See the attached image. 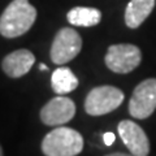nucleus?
<instances>
[{"mask_svg":"<svg viewBox=\"0 0 156 156\" xmlns=\"http://www.w3.org/2000/svg\"><path fill=\"white\" fill-rule=\"evenodd\" d=\"M83 150V138L72 128H55L42 142V151L46 156H77Z\"/></svg>","mask_w":156,"mask_h":156,"instance_id":"2","label":"nucleus"},{"mask_svg":"<svg viewBox=\"0 0 156 156\" xmlns=\"http://www.w3.org/2000/svg\"><path fill=\"white\" fill-rule=\"evenodd\" d=\"M154 8L155 0H130L125 11V23L130 29L139 27Z\"/></svg>","mask_w":156,"mask_h":156,"instance_id":"10","label":"nucleus"},{"mask_svg":"<svg viewBox=\"0 0 156 156\" xmlns=\"http://www.w3.org/2000/svg\"><path fill=\"white\" fill-rule=\"evenodd\" d=\"M105 156H134L131 154H124V152H113V154H109V155H105Z\"/></svg>","mask_w":156,"mask_h":156,"instance_id":"14","label":"nucleus"},{"mask_svg":"<svg viewBox=\"0 0 156 156\" xmlns=\"http://www.w3.org/2000/svg\"><path fill=\"white\" fill-rule=\"evenodd\" d=\"M0 156H4L3 155V150H2V146H0Z\"/></svg>","mask_w":156,"mask_h":156,"instance_id":"16","label":"nucleus"},{"mask_svg":"<svg viewBox=\"0 0 156 156\" xmlns=\"http://www.w3.org/2000/svg\"><path fill=\"white\" fill-rule=\"evenodd\" d=\"M35 62V56L29 50H17L3 58L2 68L7 76L20 78L25 76Z\"/></svg>","mask_w":156,"mask_h":156,"instance_id":"9","label":"nucleus"},{"mask_svg":"<svg viewBox=\"0 0 156 156\" xmlns=\"http://www.w3.org/2000/svg\"><path fill=\"white\" fill-rule=\"evenodd\" d=\"M69 23L74 26H95L100 22L101 20V12L96 8H89V7H76L70 9L66 14Z\"/></svg>","mask_w":156,"mask_h":156,"instance_id":"12","label":"nucleus"},{"mask_svg":"<svg viewBox=\"0 0 156 156\" xmlns=\"http://www.w3.org/2000/svg\"><path fill=\"white\" fill-rule=\"evenodd\" d=\"M51 86L57 95H65L77 89L78 80L69 68L60 66L52 73Z\"/></svg>","mask_w":156,"mask_h":156,"instance_id":"11","label":"nucleus"},{"mask_svg":"<svg viewBox=\"0 0 156 156\" xmlns=\"http://www.w3.org/2000/svg\"><path fill=\"white\" fill-rule=\"evenodd\" d=\"M117 130L131 155L147 156L150 154V140L144 130L138 124L130 120H124L119 124Z\"/></svg>","mask_w":156,"mask_h":156,"instance_id":"8","label":"nucleus"},{"mask_svg":"<svg viewBox=\"0 0 156 156\" xmlns=\"http://www.w3.org/2000/svg\"><path fill=\"white\" fill-rule=\"evenodd\" d=\"M104 60L112 72L126 74L138 68L142 61V52L134 44H113L108 48Z\"/></svg>","mask_w":156,"mask_h":156,"instance_id":"5","label":"nucleus"},{"mask_svg":"<svg viewBox=\"0 0 156 156\" xmlns=\"http://www.w3.org/2000/svg\"><path fill=\"white\" fill-rule=\"evenodd\" d=\"M39 69H41V70H48V66L42 62V64H39Z\"/></svg>","mask_w":156,"mask_h":156,"instance_id":"15","label":"nucleus"},{"mask_svg":"<svg viewBox=\"0 0 156 156\" xmlns=\"http://www.w3.org/2000/svg\"><path fill=\"white\" fill-rule=\"evenodd\" d=\"M82 50V38L74 29L62 27L58 30L51 46V60L57 65H64L73 60Z\"/></svg>","mask_w":156,"mask_h":156,"instance_id":"4","label":"nucleus"},{"mask_svg":"<svg viewBox=\"0 0 156 156\" xmlns=\"http://www.w3.org/2000/svg\"><path fill=\"white\" fill-rule=\"evenodd\" d=\"M115 134L113 133H111V131H108V133H104L103 134V142L105 146H111V144H113L115 142Z\"/></svg>","mask_w":156,"mask_h":156,"instance_id":"13","label":"nucleus"},{"mask_svg":"<svg viewBox=\"0 0 156 156\" xmlns=\"http://www.w3.org/2000/svg\"><path fill=\"white\" fill-rule=\"evenodd\" d=\"M124 98V92L115 86H99L87 94L85 109L90 116H103L119 108Z\"/></svg>","mask_w":156,"mask_h":156,"instance_id":"3","label":"nucleus"},{"mask_svg":"<svg viewBox=\"0 0 156 156\" xmlns=\"http://www.w3.org/2000/svg\"><path fill=\"white\" fill-rule=\"evenodd\" d=\"M74 115V101L65 96H56L42 108L41 120L43 124L48 126H60L69 122Z\"/></svg>","mask_w":156,"mask_h":156,"instance_id":"7","label":"nucleus"},{"mask_svg":"<svg viewBox=\"0 0 156 156\" xmlns=\"http://www.w3.org/2000/svg\"><path fill=\"white\" fill-rule=\"evenodd\" d=\"M156 109V78H148L134 89L129 101V113L131 117L144 120Z\"/></svg>","mask_w":156,"mask_h":156,"instance_id":"6","label":"nucleus"},{"mask_svg":"<svg viewBox=\"0 0 156 156\" xmlns=\"http://www.w3.org/2000/svg\"><path fill=\"white\" fill-rule=\"evenodd\" d=\"M37 20V9L29 0H13L0 16V34L17 38L31 29Z\"/></svg>","mask_w":156,"mask_h":156,"instance_id":"1","label":"nucleus"}]
</instances>
